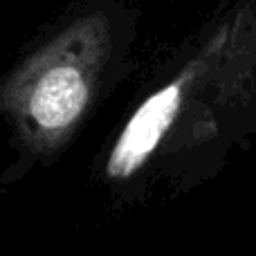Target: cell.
Wrapping results in <instances>:
<instances>
[{
  "label": "cell",
  "mask_w": 256,
  "mask_h": 256,
  "mask_svg": "<svg viewBox=\"0 0 256 256\" xmlns=\"http://www.w3.org/2000/svg\"><path fill=\"white\" fill-rule=\"evenodd\" d=\"M106 50L102 18H86L63 32L25 68L20 106L38 135L58 140L84 117L94 90L97 63Z\"/></svg>",
  "instance_id": "obj_1"
}]
</instances>
